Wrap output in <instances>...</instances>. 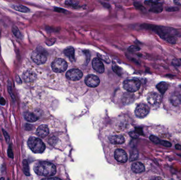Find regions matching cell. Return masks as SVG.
<instances>
[{"mask_svg":"<svg viewBox=\"0 0 181 180\" xmlns=\"http://www.w3.org/2000/svg\"><path fill=\"white\" fill-rule=\"evenodd\" d=\"M33 169L37 175L45 177H49L55 175L56 168L52 163L40 161L35 163Z\"/></svg>","mask_w":181,"mask_h":180,"instance_id":"cell-1","label":"cell"},{"mask_svg":"<svg viewBox=\"0 0 181 180\" xmlns=\"http://www.w3.org/2000/svg\"><path fill=\"white\" fill-rule=\"evenodd\" d=\"M27 143L30 150L35 153H42L45 150V144L39 138L31 137Z\"/></svg>","mask_w":181,"mask_h":180,"instance_id":"cell-2","label":"cell"},{"mask_svg":"<svg viewBox=\"0 0 181 180\" xmlns=\"http://www.w3.org/2000/svg\"><path fill=\"white\" fill-rule=\"evenodd\" d=\"M31 59L36 64H43L47 61V52L43 48H37L31 54Z\"/></svg>","mask_w":181,"mask_h":180,"instance_id":"cell-3","label":"cell"},{"mask_svg":"<svg viewBox=\"0 0 181 180\" xmlns=\"http://www.w3.org/2000/svg\"><path fill=\"white\" fill-rule=\"evenodd\" d=\"M123 86L124 89L127 92H134L139 89L141 83L138 79L126 80L123 82Z\"/></svg>","mask_w":181,"mask_h":180,"instance_id":"cell-4","label":"cell"},{"mask_svg":"<svg viewBox=\"0 0 181 180\" xmlns=\"http://www.w3.org/2000/svg\"><path fill=\"white\" fill-rule=\"evenodd\" d=\"M67 63L65 60L61 58L56 59L52 62V68L55 73H61L64 72L67 68Z\"/></svg>","mask_w":181,"mask_h":180,"instance_id":"cell-5","label":"cell"},{"mask_svg":"<svg viewBox=\"0 0 181 180\" xmlns=\"http://www.w3.org/2000/svg\"><path fill=\"white\" fill-rule=\"evenodd\" d=\"M149 111L150 109L148 105L144 104H140L136 107L135 113L138 118H142L147 116Z\"/></svg>","mask_w":181,"mask_h":180,"instance_id":"cell-6","label":"cell"},{"mask_svg":"<svg viewBox=\"0 0 181 180\" xmlns=\"http://www.w3.org/2000/svg\"><path fill=\"white\" fill-rule=\"evenodd\" d=\"M67 79L71 81H78L83 77L82 71L78 69H72L68 71L66 74Z\"/></svg>","mask_w":181,"mask_h":180,"instance_id":"cell-7","label":"cell"},{"mask_svg":"<svg viewBox=\"0 0 181 180\" xmlns=\"http://www.w3.org/2000/svg\"><path fill=\"white\" fill-rule=\"evenodd\" d=\"M100 82V80L99 77L94 75L87 76L85 79V82L86 85L92 88H95L99 86Z\"/></svg>","mask_w":181,"mask_h":180,"instance_id":"cell-8","label":"cell"},{"mask_svg":"<svg viewBox=\"0 0 181 180\" xmlns=\"http://www.w3.org/2000/svg\"><path fill=\"white\" fill-rule=\"evenodd\" d=\"M114 158L118 162L125 163L128 160L127 154L123 150L119 148L114 152Z\"/></svg>","mask_w":181,"mask_h":180,"instance_id":"cell-9","label":"cell"},{"mask_svg":"<svg viewBox=\"0 0 181 180\" xmlns=\"http://www.w3.org/2000/svg\"><path fill=\"white\" fill-rule=\"evenodd\" d=\"M147 101L151 105H157L162 101V97L156 92H151L147 96Z\"/></svg>","mask_w":181,"mask_h":180,"instance_id":"cell-10","label":"cell"},{"mask_svg":"<svg viewBox=\"0 0 181 180\" xmlns=\"http://www.w3.org/2000/svg\"><path fill=\"white\" fill-rule=\"evenodd\" d=\"M92 67L93 68L99 73H102L104 72L103 64L99 58L93 59L92 60Z\"/></svg>","mask_w":181,"mask_h":180,"instance_id":"cell-11","label":"cell"},{"mask_svg":"<svg viewBox=\"0 0 181 180\" xmlns=\"http://www.w3.org/2000/svg\"><path fill=\"white\" fill-rule=\"evenodd\" d=\"M49 129L47 126L45 125H41L38 127L36 131L37 136L41 138L46 137L49 134Z\"/></svg>","mask_w":181,"mask_h":180,"instance_id":"cell-12","label":"cell"},{"mask_svg":"<svg viewBox=\"0 0 181 180\" xmlns=\"http://www.w3.org/2000/svg\"><path fill=\"white\" fill-rule=\"evenodd\" d=\"M110 143L112 144L118 145L122 144L125 142V138L123 136L121 135H113L111 136L109 138Z\"/></svg>","mask_w":181,"mask_h":180,"instance_id":"cell-13","label":"cell"},{"mask_svg":"<svg viewBox=\"0 0 181 180\" xmlns=\"http://www.w3.org/2000/svg\"><path fill=\"white\" fill-rule=\"evenodd\" d=\"M132 169L135 173H140L145 171V167L142 163L136 162L132 164Z\"/></svg>","mask_w":181,"mask_h":180,"instance_id":"cell-14","label":"cell"},{"mask_svg":"<svg viewBox=\"0 0 181 180\" xmlns=\"http://www.w3.org/2000/svg\"><path fill=\"white\" fill-rule=\"evenodd\" d=\"M74 53H75L74 49L73 48L71 47H67L64 50V54L65 55L67 56L71 61H73L74 59Z\"/></svg>","mask_w":181,"mask_h":180,"instance_id":"cell-15","label":"cell"},{"mask_svg":"<svg viewBox=\"0 0 181 180\" xmlns=\"http://www.w3.org/2000/svg\"><path fill=\"white\" fill-rule=\"evenodd\" d=\"M170 99L171 103L175 106H177L181 103V96L179 94H173L170 97Z\"/></svg>","mask_w":181,"mask_h":180,"instance_id":"cell-16","label":"cell"},{"mask_svg":"<svg viewBox=\"0 0 181 180\" xmlns=\"http://www.w3.org/2000/svg\"><path fill=\"white\" fill-rule=\"evenodd\" d=\"M24 118L27 121L31 123L35 122L38 119V117L35 114L29 112L26 113L24 115Z\"/></svg>","mask_w":181,"mask_h":180,"instance_id":"cell-17","label":"cell"},{"mask_svg":"<svg viewBox=\"0 0 181 180\" xmlns=\"http://www.w3.org/2000/svg\"><path fill=\"white\" fill-rule=\"evenodd\" d=\"M156 88H157L158 90L160 91V93L163 94L166 90H167L168 88V84L165 82H162L158 84L156 86Z\"/></svg>","mask_w":181,"mask_h":180,"instance_id":"cell-18","label":"cell"},{"mask_svg":"<svg viewBox=\"0 0 181 180\" xmlns=\"http://www.w3.org/2000/svg\"><path fill=\"white\" fill-rule=\"evenodd\" d=\"M152 3L151 8V11L155 13H160L162 12L163 10V8H162V5L158 4V3Z\"/></svg>","mask_w":181,"mask_h":180,"instance_id":"cell-19","label":"cell"},{"mask_svg":"<svg viewBox=\"0 0 181 180\" xmlns=\"http://www.w3.org/2000/svg\"><path fill=\"white\" fill-rule=\"evenodd\" d=\"M35 77V75L34 73L30 72V71H27L24 73V79L26 82H31L33 81Z\"/></svg>","mask_w":181,"mask_h":180,"instance_id":"cell-20","label":"cell"},{"mask_svg":"<svg viewBox=\"0 0 181 180\" xmlns=\"http://www.w3.org/2000/svg\"><path fill=\"white\" fill-rule=\"evenodd\" d=\"M12 7H13V9L15 10L19 11L21 12L27 13V12H28L29 11H30L28 8L24 7V5H13Z\"/></svg>","mask_w":181,"mask_h":180,"instance_id":"cell-21","label":"cell"},{"mask_svg":"<svg viewBox=\"0 0 181 180\" xmlns=\"http://www.w3.org/2000/svg\"><path fill=\"white\" fill-rule=\"evenodd\" d=\"M23 166H24V174L26 175H30V173H29V165H28V162L27 160H24L23 161Z\"/></svg>","mask_w":181,"mask_h":180,"instance_id":"cell-22","label":"cell"},{"mask_svg":"<svg viewBox=\"0 0 181 180\" xmlns=\"http://www.w3.org/2000/svg\"><path fill=\"white\" fill-rule=\"evenodd\" d=\"M149 138L151 139V141L155 143L160 144V140L157 137H156L154 135H151V136L149 137Z\"/></svg>","mask_w":181,"mask_h":180,"instance_id":"cell-23","label":"cell"},{"mask_svg":"<svg viewBox=\"0 0 181 180\" xmlns=\"http://www.w3.org/2000/svg\"><path fill=\"white\" fill-rule=\"evenodd\" d=\"M160 144H162V145L166 147H170L172 146V144L170 142L168 141H160Z\"/></svg>","mask_w":181,"mask_h":180,"instance_id":"cell-24","label":"cell"},{"mask_svg":"<svg viewBox=\"0 0 181 180\" xmlns=\"http://www.w3.org/2000/svg\"><path fill=\"white\" fill-rule=\"evenodd\" d=\"M13 32L14 34H15V36L16 37H17V38H20V32H19V30L17 29V28H16V27H14V28H13Z\"/></svg>","mask_w":181,"mask_h":180,"instance_id":"cell-25","label":"cell"},{"mask_svg":"<svg viewBox=\"0 0 181 180\" xmlns=\"http://www.w3.org/2000/svg\"><path fill=\"white\" fill-rule=\"evenodd\" d=\"M3 133H4V135H5V139H6V141H9V136L8 135V134L5 132V131H4V130H3Z\"/></svg>","mask_w":181,"mask_h":180,"instance_id":"cell-26","label":"cell"},{"mask_svg":"<svg viewBox=\"0 0 181 180\" xmlns=\"http://www.w3.org/2000/svg\"><path fill=\"white\" fill-rule=\"evenodd\" d=\"M8 155H9V157H11V158H13V153L12 152V150H11V148L10 147L9 149V151H8Z\"/></svg>","mask_w":181,"mask_h":180,"instance_id":"cell-27","label":"cell"},{"mask_svg":"<svg viewBox=\"0 0 181 180\" xmlns=\"http://www.w3.org/2000/svg\"><path fill=\"white\" fill-rule=\"evenodd\" d=\"M6 103V101L3 98L0 99V104L2 105H5Z\"/></svg>","mask_w":181,"mask_h":180,"instance_id":"cell-28","label":"cell"},{"mask_svg":"<svg viewBox=\"0 0 181 180\" xmlns=\"http://www.w3.org/2000/svg\"><path fill=\"white\" fill-rule=\"evenodd\" d=\"M175 4L181 6V0H174Z\"/></svg>","mask_w":181,"mask_h":180,"instance_id":"cell-29","label":"cell"},{"mask_svg":"<svg viewBox=\"0 0 181 180\" xmlns=\"http://www.w3.org/2000/svg\"><path fill=\"white\" fill-rule=\"evenodd\" d=\"M160 0H149L150 2L153 3H157Z\"/></svg>","mask_w":181,"mask_h":180,"instance_id":"cell-30","label":"cell"},{"mask_svg":"<svg viewBox=\"0 0 181 180\" xmlns=\"http://www.w3.org/2000/svg\"><path fill=\"white\" fill-rule=\"evenodd\" d=\"M175 148H176L177 150H181V145H179V144H176V145H175Z\"/></svg>","mask_w":181,"mask_h":180,"instance_id":"cell-31","label":"cell"},{"mask_svg":"<svg viewBox=\"0 0 181 180\" xmlns=\"http://www.w3.org/2000/svg\"><path fill=\"white\" fill-rule=\"evenodd\" d=\"M180 87H181V86H180Z\"/></svg>","mask_w":181,"mask_h":180,"instance_id":"cell-32","label":"cell"}]
</instances>
